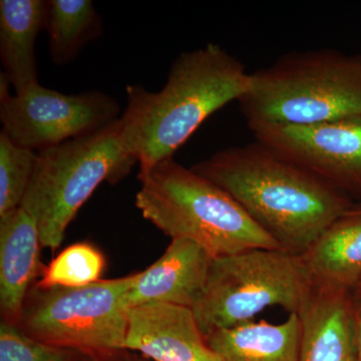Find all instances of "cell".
I'll list each match as a JSON object with an SVG mask.
<instances>
[{
  "label": "cell",
  "mask_w": 361,
  "mask_h": 361,
  "mask_svg": "<svg viewBox=\"0 0 361 361\" xmlns=\"http://www.w3.org/2000/svg\"><path fill=\"white\" fill-rule=\"evenodd\" d=\"M191 169L231 195L282 250L296 255L358 204L257 141L219 149Z\"/></svg>",
  "instance_id": "obj_1"
},
{
  "label": "cell",
  "mask_w": 361,
  "mask_h": 361,
  "mask_svg": "<svg viewBox=\"0 0 361 361\" xmlns=\"http://www.w3.org/2000/svg\"><path fill=\"white\" fill-rule=\"evenodd\" d=\"M251 73L220 45L182 52L163 89L126 87L127 106L120 118L123 144L140 166L139 175L173 158L209 116L241 99Z\"/></svg>",
  "instance_id": "obj_2"
},
{
  "label": "cell",
  "mask_w": 361,
  "mask_h": 361,
  "mask_svg": "<svg viewBox=\"0 0 361 361\" xmlns=\"http://www.w3.org/2000/svg\"><path fill=\"white\" fill-rule=\"evenodd\" d=\"M137 178L135 207L172 239L190 240L213 259L251 249H281L231 195L174 158Z\"/></svg>",
  "instance_id": "obj_3"
},
{
  "label": "cell",
  "mask_w": 361,
  "mask_h": 361,
  "mask_svg": "<svg viewBox=\"0 0 361 361\" xmlns=\"http://www.w3.org/2000/svg\"><path fill=\"white\" fill-rule=\"evenodd\" d=\"M248 126H310L361 116V56L334 49L284 54L251 73L239 99Z\"/></svg>",
  "instance_id": "obj_4"
},
{
  "label": "cell",
  "mask_w": 361,
  "mask_h": 361,
  "mask_svg": "<svg viewBox=\"0 0 361 361\" xmlns=\"http://www.w3.org/2000/svg\"><path fill=\"white\" fill-rule=\"evenodd\" d=\"M137 164L123 144L120 118L94 134L37 152L21 207L37 223L42 247L56 251L97 188L116 184Z\"/></svg>",
  "instance_id": "obj_5"
},
{
  "label": "cell",
  "mask_w": 361,
  "mask_h": 361,
  "mask_svg": "<svg viewBox=\"0 0 361 361\" xmlns=\"http://www.w3.org/2000/svg\"><path fill=\"white\" fill-rule=\"evenodd\" d=\"M313 291L302 255L282 249H251L213 259L193 306L205 337L215 330L255 322L267 308L298 314Z\"/></svg>",
  "instance_id": "obj_6"
},
{
  "label": "cell",
  "mask_w": 361,
  "mask_h": 361,
  "mask_svg": "<svg viewBox=\"0 0 361 361\" xmlns=\"http://www.w3.org/2000/svg\"><path fill=\"white\" fill-rule=\"evenodd\" d=\"M137 275L82 287L35 286L18 326L33 338L59 348L104 355L125 350L126 297Z\"/></svg>",
  "instance_id": "obj_7"
},
{
  "label": "cell",
  "mask_w": 361,
  "mask_h": 361,
  "mask_svg": "<svg viewBox=\"0 0 361 361\" xmlns=\"http://www.w3.org/2000/svg\"><path fill=\"white\" fill-rule=\"evenodd\" d=\"M9 87L1 73V132L37 153L94 134L121 118L118 102L99 90L68 94L37 84L11 94Z\"/></svg>",
  "instance_id": "obj_8"
},
{
  "label": "cell",
  "mask_w": 361,
  "mask_h": 361,
  "mask_svg": "<svg viewBox=\"0 0 361 361\" xmlns=\"http://www.w3.org/2000/svg\"><path fill=\"white\" fill-rule=\"evenodd\" d=\"M255 141L361 204V116L310 126H248Z\"/></svg>",
  "instance_id": "obj_9"
},
{
  "label": "cell",
  "mask_w": 361,
  "mask_h": 361,
  "mask_svg": "<svg viewBox=\"0 0 361 361\" xmlns=\"http://www.w3.org/2000/svg\"><path fill=\"white\" fill-rule=\"evenodd\" d=\"M125 350L153 361H222L207 343L193 308L177 304L129 308Z\"/></svg>",
  "instance_id": "obj_10"
},
{
  "label": "cell",
  "mask_w": 361,
  "mask_h": 361,
  "mask_svg": "<svg viewBox=\"0 0 361 361\" xmlns=\"http://www.w3.org/2000/svg\"><path fill=\"white\" fill-rule=\"evenodd\" d=\"M213 258L187 239H172L158 260L137 272L126 297L128 308L170 303L193 308L205 286Z\"/></svg>",
  "instance_id": "obj_11"
},
{
  "label": "cell",
  "mask_w": 361,
  "mask_h": 361,
  "mask_svg": "<svg viewBox=\"0 0 361 361\" xmlns=\"http://www.w3.org/2000/svg\"><path fill=\"white\" fill-rule=\"evenodd\" d=\"M39 228L23 207L0 215V308L18 325L30 287L40 272Z\"/></svg>",
  "instance_id": "obj_12"
},
{
  "label": "cell",
  "mask_w": 361,
  "mask_h": 361,
  "mask_svg": "<svg viewBox=\"0 0 361 361\" xmlns=\"http://www.w3.org/2000/svg\"><path fill=\"white\" fill-rule=\"evenodd\" d=\"M298 361H360L351 294L313 287L302 310Z\"/></svg>",
  "instance_id": "obj_13"
},
{
  "label": "cell",
  "mask_w": 361,
  "mask_h": 361,
  "mask_svg": "<svg viewBox=\"0 0 361 361\" xmlns=\"http://www.w3.org/2000/svg\"><path fill=\"white\" fill-rule=\"evenodd\" d=\"M302 257L313 287L353 294L361 280V204L332 223Z\"/></svg>",
  "instance_id": "obj_14"
},
{
  "label": "cell",
  "mask_w": 361,
  "mask_h": 361,
  "mask_svg": "<svg viewBox=\"0 0 361 361\" xmlns=\"http://www.w3.org/2000/svg\"><path fill=\"white\" fill-rule=\"evenodd\" d=\"M47 13L45 0L0 1V61L14 92L39 84L35 44Z\"/></svg>",
  "instance_id": "obj_15"
},
{
  "label": "cell",
  "mask_w": 361,
  "mask_h": 361,
  "mask_svg": "<svg viewBox=\"0 0 361 361\" xmlns=\"http://www.w3.org/2000/svg\"><path fill=\"white\" fill-rule=\"evenodd\" d=\"M300 319L289 314L284 322H251L215 330L207 343L222 361H298Z\"/></svg>",
  "instance_id": "obj_16"
},
{
  "label": "cell",
  "mask_w": 361,
  "mask_h": 361,
  "mask_svg": "<svg viewBox=\"0 0 361 361\" xmlns=\"http://www.w3.org/2000/svg\"><path fill=\"white\" fill-rule=\"evenodd\" d=\"M54 65L75 61L85 45L103 35V21L90 0H49L47 28Z\"/></svg>",
  "instance_id": "obj_17"
},
{
  "label": "cell",
  "mask_w": 361,
  "mask_h": 361,
  "mask_svg": "<svg viewBox=\"0 0 361 361\" xmlns=\"http://www.w3.org/2000/svg\"><path fill=\"white\" fill-rule=\"evenodd\" d=\"M106 267L103 253L89 243L73 244L42 268L39 288L82 287L99 281Z\"/></svg>",
  "instance_id": "obj_18"
},
{
  "label": "cell",
  "mask_w": 361,
  "mask_h": 361,
  "mask_svg": "<svg viewBox=\"0 0 361 361\" xmlns=\"http://www.w3.org/2000/svg\"><path fill=\"white\" fill-rule=\"evenodd\" d=\"M37 156V152L18 146L0 133V215L23 204Z\"/></svg>",
  "instance_id": "obj_19"
},
{
  "label": "cell",
  "mask_w": 361,
  "mask_h": 361,
  "mask_svg": "<svg viewBox=\"0 0 361 361\" xmlns=\"http://www.w3.org/2000/svg\"><path fill=\"white\" fill-rule=\"evenodd\" d=\"M73 351L37 341L13 323L0 324V361H71Z\"/></svg>",
  "instance_id": "obj_20"
},
{
  "label": "cell",
  "mask_w": 361,
  "mask_h": 361,
  "mask_svg": "<svg viewBox=\"0 0 361 361\" xmlns=\"http://www.w3.org/2000/svg\"><path fill=\"white\" fill-rule=\"evenodd\" d=\"M353 298V316H355V329L356 344H357L358 355L361 361V300L360 299Z\"/></svg>",
  "instance_id": "obj_21"
},
{
  "label": "cell",
  "mask_w": 361,
  "mask_h": 361,
  "mask_svg": "<svg viewBox=\"0 0 361 361\" xmlns=\"http://www.w3.org/2000/svg\"><path fill=\"white\" fill-rule=\"evenodd\" d=\"M355 298L360 299L361 300V280L358 282V284L356 285L355 290H353V294H351Z\"/></svg>",
  "instance_id": "obj_22"
},
{
  "label": "cell",
  "mask_w": 361,
  "mask_h": 361,
  "mask_svg": "<svg viewBox=\"0 0 361 361\" xmlns=\"http://www.w3.org/2000/svg\"><path fill=\"white\" fill-rule=\"evenodd\" d=\"M120 361H145L141 360H134V358H127V360H122Z\"/></svg>",
  "instance_id": "obj_23"
}]
</instances>
